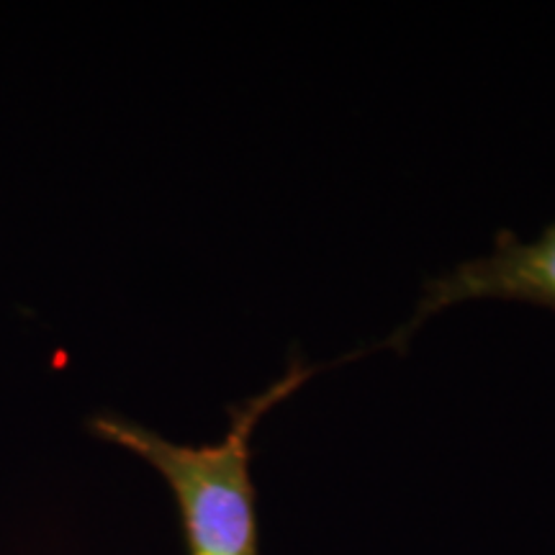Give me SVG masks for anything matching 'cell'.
Instances as JSON below:
<instances>
[{
	"instance_id": "cell-2",
	"label": "cell",
	"mask_w": 555,
	"mask_h": 555,
	"mask_svg": "<svg viewBox=\"0 0 555 555\" xmlns=\"http://www.w3.org/2000/svg\"><path fill=\"white\" fill-rule=\"evenodd\" d=\"M470 298H502L555 309V221L532 242H522L509 229H502L489 255L463 260L448 273L429 278L422 286L414 317L388 345L404 350L425 319Z\"/></svg>"
},
{
	"instance_id": "cell-1",
	"label": "cell",
	"mask_w": 555,
	"mask_h": 555,
	"mask_svg": "<svg viewBox=\"0 0 555 555\" xmlns=\"http://www.w3.org/2000/svg\"><path fill=\"white\" fill-rule=\"evenodd\" d=\"M330 365L288 360L286 373L258 397L229 404V429L219 442L183 446L116 412H99L88 429L99 440L142 457L168 483L178 504L189 555H260L258 491L253 481V435L275 404Z\"/></svg>"
}]
</instances>
